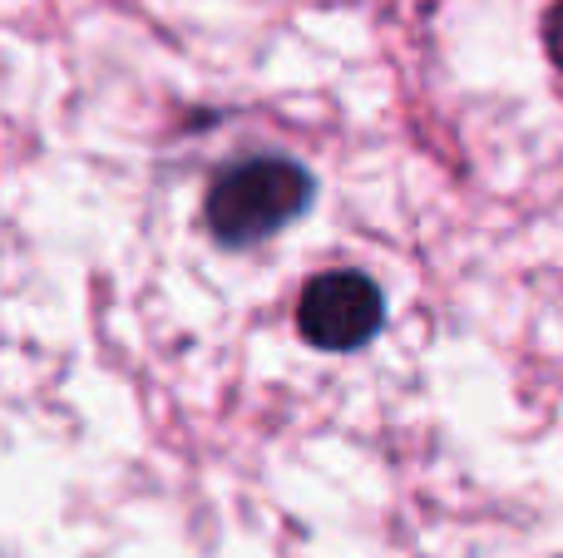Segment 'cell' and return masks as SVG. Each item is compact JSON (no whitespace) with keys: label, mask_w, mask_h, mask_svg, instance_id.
<instances>
[{"label":"cell","mask_w":563,"mask_h":558,"mask_svg":"<svg viewBox=\"0 0 563 558\" xmlns=\"http://www.w3.org/2000/svg\"><path fill=\"white\" fill-rule=\"evenodd\" d=\"M544 49H549V59H554V69L563 75V0H554V5L544 10Z\"/></svg>","instance_id":"3"},{"label":"cell","mask_w":563,"mask_h":558,"mask_svg":"<svg viewBox=\"0 0 563 558\" xmlns=\"http://www.w3.org/2000/svg\"><path fill=\"white\" fill-rule=\"evenodd\" d=\"M317 198V178L291 154H243L213 174L203 193V227L218 247L247 253L301 223Z\"/></svg>","instance_id":"1"},{"label":"cell","mask_w":563,"mask_h":558,"mask_svg":"<svg viewBox=\"0 0 563 558\" xmlns=\"http://www.w3.org/2000/svg\"><path fill=\"white\" fill-rule=\"evenodd\" d=\"M297 336L317 351H366L386 332V292L361 267H327L297 292Z\"/></svg>","instance_id":"2"}]
</instances>
